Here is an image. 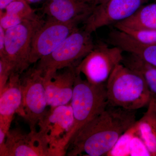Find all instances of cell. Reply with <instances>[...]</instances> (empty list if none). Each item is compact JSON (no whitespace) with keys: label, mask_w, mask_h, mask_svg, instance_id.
<instances>
[{"label":"cell","mask_w":156,"mask_h":156,"mask_svg":"<svg viewBox=\"0 0 156 156\" xmlns=\"http://www.w3.org/2000/svg\"><path fill=\"white\" fill-rule=\"evenodd\" d=\"M136 122V111L108 104L78 131L70 142L66 155L106 156L121 135Z\"/></svg>","instance_id":"obj_1"},{"label":"cell","mask_w":156,"mask_h":156,"mask_svg":"<svg viewBox=\"0 0 156 156\" xmlns=\"http://www.w3.org/2000/svg\"><path fill=\"white\" fill-rule=\"evenodd\" d=\"M70 104L73 122L69 132L61 140L58 148V156L66 155L73 137L78 131L105 109L108 105L106 85L91 83L77 73Z\"/></svg>","instance_id":"obj_2"},{"label":"cell","mask_w":156,"mask_h":156,"mask_svg":"<svg viewBox=\"0 0 156 156\" xmlns=\"http://www.w3.org/2000/svg\"><path fill=\"white\" fill-rule=\"evenodd\" d=\"M106 90L108 105L129 110L147 106L152 98L143 76L122 62L110 76Z\"/></svg>","instance_id":"obj_3"},{"label":"cell","mask_w":156,"mask_h":156,"mask_svg":"<svg viewBox=\"0 0 156 156\" xmlns=\"http://www.w3.org/2000/svg\"><path fill=\"white\" fill-rule=\"evenodd\" d=\"M92 34L79 27L65 39L55 50L37 62L35 67L43 76H50L59 70L76 67L94 48Z\"/></svg>","instance_id":"obj_4"},{"label":"cell","mask_w":156,"mask_h":156,"mask_svg":"<svg viewBox=\"0 0 156 156\" xmlns=\"http://www.w3.org/2000/svg\"><path fill=\"white\" fill-rule=\"evenodd\" d=\"M44 20L41 18L26 20L14 27L6 30L5 54L12 72L21 75L29 69L31 43L35 32Z\"/></svg>","instance_id":"obj_5"},{"label":"cell","mask_w":156,"mask_h":156,"mask_svg":"<svg viewBox=\"0 0 156 156\" xmlns=\"http://www.w3.org/2000/svg\"><path fill=\"white\" fill-rule=\"evenodd\" d=\"M20 80L23 103L20 116L26 120L30 131H37V127L48 111L44 77L34 67L28 69L23 73Z\"/></svg>","instance_id":"obj_6"},{"label":"cell","mask_w":156,"mask_h":156,"mask_svg":"<svg viewBox=\"0 0 156 156\" xmlns=\"http://www.w3.org/2000/svg\"><path fill=\"white\" fill-rule=\"evenodd\" d=\"M123 50L115 46L110 47L99 43L76 68V72L84 75L91 83L106 85L112 73L124 58Z\"/></svg>","instance_id":"obj_7"},{"label":"cell","mask_w":156,"mask_h":156,"mask_svg":"<svg viewBox=\"0 0 156 156\" xmlns=\"http://www.w3.org/2000/svg\"><path fill=\"white\" fill-rule=\"evenodd\" d=\"M88 17L77 18L67 22L47 19L44 20L33 37L30 58V64L48 56L71 34L79 28Z\"/></svg>","instance_id":"obj_8"},{"label":"cell","mask_w":156,"mask_h":156,"mask_svg":"<svg viewBox=\"0 0 156 156\" xmlns=\"http://www.w3.org/2000/svg\"><path fill=\"white\" fill-rule=\"evenodd\" d=\"M150 0H106L95 6L83 23L89 33L128 19Z\"/></svg>","instance_id":"obj_9"},{"label":"cell","mask_w":156,"mask_h":156,"mask_svg":"<svg viewBox=\"0 0 156 156\" xmlns=\"http://www.w3.org/2000/svg\"><path fill=\"white\" fill-rule=\"evenodd\" d=\"M1 156H52L50 143L41 130L26 133L19 129L9 130Z\"/></svg>","instance_id":"obj_10"},{"label":"cell","mask_w":156,"mask_h":156,"mask_svg":"<svg viewBox=\"0 0 156 156\" xmlns=\"http://www.w3.org/2000/svg\"><path fill=\"white\" fill-rule=\"evenodd\" d=\"M73 122L72 108L70 103L50 108L39 124L40 130L47 135L53 156H58L59 144L69 131Z\"/></svg>","instance_id":"obj_11"},{"label":"cell","mask_w":156,"mask_h":156,"mask_svg":"<svg viewBox=\"0 0 156 156\" xmlns=\"http://www.w3.org/2000/svg\"><path fill=\"white\" fill-rule=\"evenodd\" d=\"M21 75L11 73L8 83L0 91V134L7 135L15 114L22 111L23 92Z\"/></svg>","instance_id":"obj_12"},{"label":"cell","mask_w":156,"mask_h":156,"mask_svg":"<svg viewBox=\"0 0 156 156\" xmlns=\"http://www.w3.org/2000/svg\"><path fill=\"white\" fill-rule=\"evenodd\" d=\"M76 76L75 67L66 68L64 71L44 76L48 106L55 108L70 103Z\"/></svg>","instance_id":"obj_13"},{"label":"cell","mask_w":156,"mask_h":156,"mask_svg":"<svg viewBox=\"0 0 156 156\" xmlns=\"http://www.w3.org/2000/svg\"><path fill=\"white\" fill-rule=\"evenodd\" d=\"M96 5L89 0H47L41 10L47 19L67 22L89 17Z\"/></svg>","instance_id":"obj_14"},{"label":"cell","mask_w":156,"mask_h":156,"mask_svg":"<svg viewBox=\"0 0 156 156\" xmlns=\"http://www.w3.org/2000/svg\"><path fill=\"white\" fill-rule=\"evenodd\" d=\"M26 0H14L3 11H0V25L5 30L26 20L40 18Z\"/></svg>","instance_id":"obj_15"},{"label":"cell","mask_w":156,"mask_h":156,"mask_svg":"<svg viewBox=\"0 0 156 156\" xmlns=\"http://www.w3.org/2000/svg\"><path fill=\"white\" fill-rule=\"evenodd\" d=\"M146 111L137 121L140 135L151 156L156 155V99L152 97Z\"/></svg>","instance_id":"obj_16"},{"label":"cell","mask_w":156,"mask_h":156,"mask_svg":"<svg viewBox=\"0 0 156 156\" xmlns=\"http://www.w3.org/2000/svg\"><path fill=\"white\" fill-rule=\"evenodd\" d=\"M114 25L115 27L156 30V2L143 5L131 17Z\"/></svg>","instance_id":"obj_17"},{"label":"cell","mask_w":156,"mask_h":156,"mask_svg":"<svg viewBox=\"0 0 156 156\" xmlns=\"http://www.w3.org/2000/svg\"><path fill=\"white\" fill-rule=\"evenodd\" d=\"M137 128L136 121L132 127L121 135L106 156H130V143Z\"/></svg>","instance_id":"obj_18"},{"label":"cell","mask_w":156,"mask_h":156,"mask_svg":"<svg viewBox=\"0 0 156 156\" xmlns=\"http://www.w3.org/2000/svg\"><path fill=\"white\" fill-rule=\"evenodd\" d=\"M140 42L147 44H156V30L131 29L123 27H115Z\"/></svg>","instance_id":"obj_19"},{"label":"cell","mask_w":156,"mask_h":156,"mask_svg":"<svg viewBox=\"0 0 156 156\" xmlns=\"http://www.w3.org/2000/svg\"><path fill=\"white\" fill-rule=\"evenodd\" d=\"M151 156V155L145 142L140 135L137 128L130 143V156Z\"/></svg>","instance_id":"obj_20"},{"label":"cell","mask_w":156,"mask_h":156,"mask_svg":"<svg viewBox=\"0 0 156 156\" xmlns=\"http://www.w3.org/2000/svg\"><path fill=\"white\" fill-rule=\"evenodd\" d=\"M139 55L141 60L156 67V44H143L140 48Z\"/></svg>","instance_id":"obj_21"},{"label":"cell","mask_w":156,"mask_h":156,"mask_svg":"<svg viewBox=\"0 0 156 156\" xmlns=\"http://www.w3.org/2000/svg\"><path fill=\"white\" fill-rule=\"evenodd\" d=\"M12 73V68L8 61L0 57V91L5 86Z\"/></svg>","instance_id":"obj_22"},{"label":"cell","mask_w":156,"mask_h":156,"mask_svg":"<svg viewBox=\"0 0 156 156\" xmlns=\"http://www.w3.org/2000/svg\"><path fill=\"white\" fill-rule=\"evenodd\" d=\"M6 30L0 25V56L5 54Z\"/></svg>","instance_id":"obj_23"},{"label":"cell","mask_w":156,"mask_h":156,"mask_svg":"<svg viewBox=\"0 0 156 156\" xmlns=\"http://www.w3.org/2000/svg\"><path fill=\"white\" fill-rule=\"evenodd\" d=\"M14 0H0V11H3L6 7Z\"/></svg>","instance_id":"obj_24"},{"label":"cell","mask_w":156,"mask_h":156,"mask_svg":"<svg viewBox=\"0 0 156 156\" xmlns=\"http://www.w3.org/2000/svg\"><path fill=\"white\" fill-rule=\"evenodd\" d=\"M29 4H36V3H39L41 2H46L47 0H26Z\"/></svg>","instance_id":"obj_25"},{"label":"cell","mask_w":156,"mask_h":156,"mask_svg":"<svg viewBox=\"0 0 156 156\" xmlns=\"http://www.w3.org/2000/svg\"><path fill=\"white\" fill-rule=\"evenodd\" d=\"M106 1V0H97V5L98 4H100V3H101L104 2L105 1Z\"/></svg>","instance_id":"obj_26"},{"label":"cell","mask_w":156,"mask_h":156,"mask_svg":"<svg viewBox=\"0 0 156 156\" xmlns=\"http://www.w3.org/2000/svg\"><path fill=\"white\" fill-rule=\"evenodd\" d=\"M90 2H92V3H94L95 5H97V0H89Z\"/></svg>","instance_id":"obj_27"},{"label":"cell","mask_w":156,"mask_h":156,"mask_svg":"<svg viewBox=\"0 0 156 156\" xmlns=\"http://www.w3.org/2000/svg\"></svg>","instance_id":"obj_28"}]
</instances>
